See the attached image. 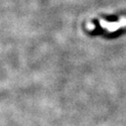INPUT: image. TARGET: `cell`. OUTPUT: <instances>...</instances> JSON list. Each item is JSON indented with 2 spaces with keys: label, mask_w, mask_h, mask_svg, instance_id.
<instances>
[{
  "label": "cell",
  "mask_w": 126,
  "mask_h": 126,
  "mask_svg": "<svg viewBox=\"0 0 126 126\" xmlns=\"http://www.w3.org/2000/svg\"><path fill=\"white\" fill-rule=\"evenodd\" d=\"M92 22H93V24H94V25H95V29L92 30V31H90V32H89V34H90L91 36H96V35H102V34H105V30L100 26V24H99L98 20L93 19V20H92Z\"/></svg>",
  "instance_id": "cell-1"
},
{
  "label": "cell",
  "mask_w": 126,
  "mask_h": 126,
  "mask_svg": "<svg viewBox=\"0 0 126 126\" xmlns=\"http://www.w3.org/2000/svg\"><path fill=\"white\" fill-rule=\"evenodd\" d=\"M126 32V29H119V30H117V31H115V32H113V33H109V34H105L104 36H105V38H111V39H113V38H118L121 34H124Z\"/></svg>",
  "instance_id": "cell-2"
},
{
  "label": "cell",
  "mask_w": 126,
  "mask_h": 126,
  "mask_svg": "<svg viewBox=\"0 0 126 126\" xmlns=\"http://www.w3.org/2000/svg\"><path fill=\"white\" fill-rule=\"evenodd\" d=\"M102 17L107 22H117L118 21V17L115 15H103Z\"/></svg>",
  "instance_id": "cell-3"
}]
</instances>
